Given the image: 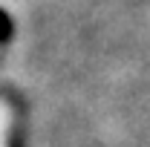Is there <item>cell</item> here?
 <instances>
[{
	"mask_svg": "<svg viewBox=\"0 0 150 147\" xmlns=\"http://www.w3.org/2000/svg\"><path fill=\"white\" fill-rule=\"evenodd\" d=\"M6 136H9V110L6 104H0V147H6Z\"/></svg>",
	"mask_w": 150,
	"mask_h": 147,
	"instance_id": "obj_1",
	"label": "cell"
}]
</instances>
